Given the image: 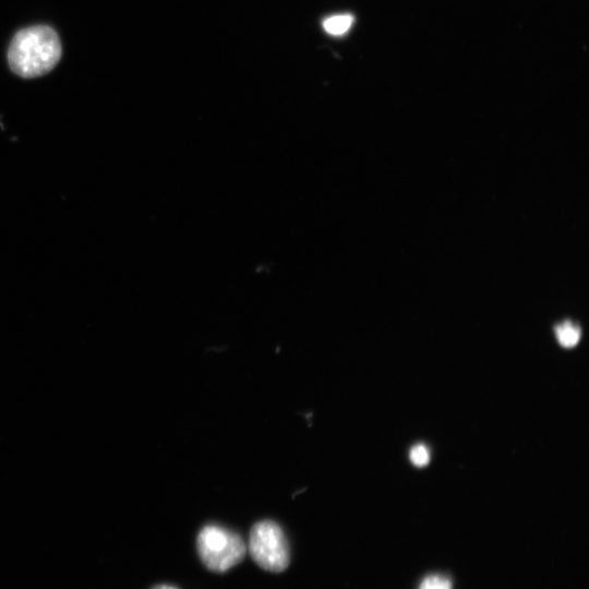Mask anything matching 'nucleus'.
Segmentation results:
<instances>
[{
  "label": "nucleus",
  "instance_id": "obj_5",
  "mask_svg": "<svg viewBox=\"0 0 589 589\" xmlns=\"http://www.w3.org/2000/svg\"><path fill=\"white\" fill-rule=\"evenodd\" d=\"M352 16L350 14H339L327 17L323 22L324 29L332 35H341L346 33L352 24Z\"/></svg>",
  "mask_w": 589,
  "mask_h": 589
},
{
  "label": "nucleus",
  "instance_id": "obj_6",
  "mask_svg": "<svg viewBox=\"0 0 589 589\" xmlns=\"http://www.w3.org/2000/svg\"><path fill=\"white\" fill-rule=\"evenodd\" d=\"M419 589H452V582L445 576L430 575L422 580Z\"/></svg>",
  "mask_w": 589,
  "mask_h": 589
},
{
  "label": "nucleus",
  "instance_id": "obj_8",
  "mask_svg": "<svg viewBox=\"0 0 589 589\" xmlns=\"http://www.w3.org/2000/svg\"><path fill=\"white\" fill-rule=\"evenodd\" d=\"M151 589H178V588L175 587V586H171V585L163 584V585L154 586V587L151 588Z\"/></svg>",
  "mask_w": 589,
  "mask_h": 589
},
{
  "label": "nucleus",
  "instance_id": "obj_3",
  "mask_svg": "<svg viewBox=\"0 0 589 589\" xmlns=\"http://www.w3.org/2000/svg\"><path fill=\"white\" fill-rule=\"evenodd\" d=\"M249 553L261 568L273 573L285 570L290 561L285 533L272 520H262L252 527L249 538Z\"/></svg>",
  "mask_w": 589,
  "mask_h": 589
},
{
  "label": "nucleus",
  "instance_id": "obj_7",
  "mask_svg": "<svg viewBox=\"0 0 589 589\" xmlns=\"http://www.w3.org/2000/svg\"><path fill=\"white\" fill-rule=\"evenodd\" d=\"M409 457H410L411 462L417 467H423L430 460L429 450L422 444H418L413 446L410 450Z\"/></svg>",
  "mask_w": 589,
  "mask_h": 589
},
{
  "label": "nucleus",
  "instance_id": "obj_1",
  "mask_svg": "<svg viewBox=\"0 0 589 589\" xmlns=\"http://www.w3.org/2000/svg\"><path fill=\"white\" fill-rule=\"evenodd\" d=\"M60 57V39L55 29L46 25L31 26L17 32L8 51L11 70L25 79L48 73Z\"/></svg>",
  "mask_w": 589,
  "mask_h": 589
},
{
  "label": "nucleus",
  "instance_id": "obj_2",
  "mask_svg": "<svg viewBox=\"0 0 589 589\" xmlns=\"http://www.w3.org/2000/svg\"><path fill=\"white\" fill-rule=\"evenodd\" d=\"M196 546L203 564L216 573H224L239 564L247 552L238 533L217 525H207L201 529Z\"/></svg>",
  "mask_w": 589,
  "mask_h": 589
},
{
  "label": "nucleus",
  "instance_id": "obj_4",
  "mask_svg": "<svg viewBox=\"0 0 589 589\" xmlns=\"http://www.w3.org/2000/svg\"><path fill=\"white\" fill-rule=\"evenodd\" d=\"M555 335L561 346L573 348L580 339V329L578 326L566 321L555 327Z\"/></svg>",
  "mask_w": 589,
  "mask_h": 589
}]
</instances>
